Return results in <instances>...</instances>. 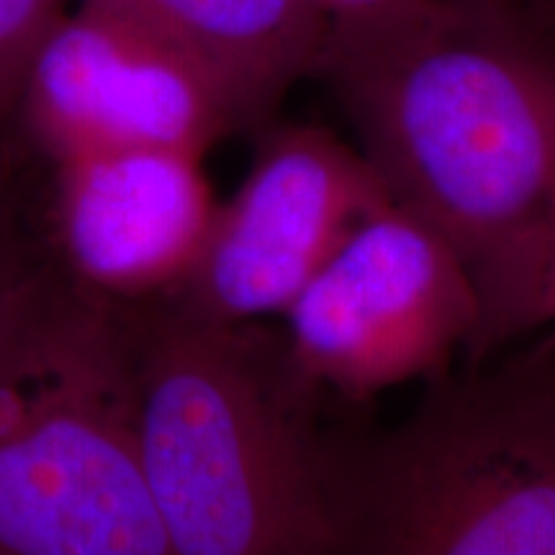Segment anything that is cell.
<instances>
[{"instance_id":"6da1fadb","label":"cell","mask_w":555,"mask_h":555,"mask_svg":"<svg viewBox=\"0 0 555 555\" xmlns=\"http://www.w3.org/2000/svg\"><path fill=\"white\" fill-rule=\"evenodd\" d=\"M327 82L393 204L466 270V365L555 324V41L522 13L433 0L391 24L327 31Z\"/></svg>"},{"instance_id":"7a4b0ae2","label":"cell","mask_w":555,"mask_h":555,"mask_svg":"<svg viewBox=\"0 0 555 555\" xmlns=\"http://www.w3.org/2000/svg\"><path fill=\"white\" fill-rule=\"evenodd\" d=\"M137 435L170 555H322L337 435L283 335L127 307Z\"/></svg>"},{"instance_id":"3957f363","label":"cell","mask_w":555,"mask_h":555,"mask_svg":"<svg viewBox=\"0 0 555 555\" xmlns=\"http://www.w3.org/2000/svg\"><path fill=\"white\" fill-rule=\"evenodd\" d=\"M322 555H555V335L337 435Z\"/></svg>"},{"instance_id":"277c9868","label":"cell","mask_w":555,"mask_h":555,"mask_svg":"<svg viewBox=\"0 0 555 555\" xmlns=\"http://www.w3.org/2000/svg\"><path fill=\"white\" fill-rule=\"evenodd\" d=\"M0 555H170L139 453L129 309L60 273L0 345Z\"/></svg>"},{"instance_id":"5b68a950","label":"cell","mask_w":555,"mask_h":555,"mask_svg":"<svg viewBox=\"0 0 555 555\" xmlns=\"http://www.w3.org/2000/svg\"><path fill=\"white\" fill-rule=\"evenodd\" d=\"M249 129L232 88L129 13L80 0L54 21L21 82L3 139L39 163L127 150L204 157Z\"/></svg>"},{"instance_id":"8992f818","label":"cell","mask_w":555,"mask_h":555,"mask_svg":"<svg viewBox=\"0 0 555 555\" xmlns=\"http://www.w3.org/2000/svg\"><path fill=\"white\" fill-rule=\"evenodd\" d=\"M283 317L304 376L365 401L448 373L476 335L478 301L453 249L391 201L347 234Z\"/></svg>"},{"instance_id":"52a82bcc","label":"cell","mask_w":555,"mask_h":555,"mask_svg":"<svg viewBox=\"0 0 555 555\" xmlns=\"http://www.w3.org/2000/svg\"><path fill=\"white\" fill-rule=\"evenodd\" d=\"M391 204L358 147L322 127L260 139L253 168L217 208L196 266L163 298L217 324L281 314L367 214Z\"/></svg>"},{"instance_id":"ba28073f","label":"cell","mask_w":555,"mask_h":555,"mask_svg":"<svg viewBox=\"0 0 555 555\" xmlns=\"http://www.w3.org/2000/svg\"><path fill=\"white\" fill-rule=\"evenodd\" d=\"M201 159L172 150L106 152L52 165L29 157L34 217L54 270L116 307L176 294L219 208Z\"/></svg>"},{"instance_id":"9c48e42d","label":"cell","mask_w":555,"mask_h":555,"mask_svg":"<svg viewBox=\"0 0 555 555\" xmlns=\"http://www.w3.org/2000/svg\"><path fill=\"white\" fill-rule=\"evenodd\" d=\"M204 60L232 88L249 127L266 124L296 80L314 75L327 18L314 0H95Z\"/></svg>"},{"instance_id":"30bf717a","label":"cell","mask_w":555,"mask_h":555,"mask_svg":"<svg viewBox=\"0 0 555 555\" xmlns=\"http://www.w3.org/2000/svg\"><path fill=\"white\" fill-rule=\"evenodd\" d=\"M54 273L34 217L29 159L0 142V345Z\"/></svg>"},{"instance_id":"8fae6325","label":"cell","mask_w":555,"mask_h":555,"mask_svg":"<svg viewBox=\"0 0 555 555\" xmlns=\"http://www.w3.org/2000/svg\"><path fill=\"white\" fill-rule=\"evenodd\" d=\"M67 0H0V139L11 127L29 62Z\"/></svg>"},{"instance_id":"7c38bea8","label":"cell","mask_w":555,"mask_h":555,"mask_svg":"<svg viewBox=\"0 0 555 555\" xmlns=\"http://www.w3.org/2000/svg\"><path fill=\"white\" fill-rule=\"evenodd\" d=\"M327 18V31H356L391 24L425 9L433 0H314Z\"/></svg>"},{"instance_id":"4fadbf2b","label":"cell","mask_w":555,"mask_h":555,"mask_svg":"<svg viewBox=\"0 0 555 555\" xmlns=\"http://www.w3.org/2000/svg\"><path fill=\"white\" fill-rule=\"evenodd\" d=\"M519 11L535 29L555 41V0H522Z\"/></svg>"},{"instance_id":"5bb4252c","label":"cell","mask_w":555,"mask_h":555,"mask_svg":"<svg viewBox=\"0 0 555 555\" xmlns=\"http://www.w3.org/2000/svg\"><path fill=\"white\" fill-rule=\"evenodd\" d=\"M446 3L461 5V9H470V11H486V13H522L519 11L517 0H446Z\"/></svg>"}]
</instances>
